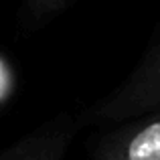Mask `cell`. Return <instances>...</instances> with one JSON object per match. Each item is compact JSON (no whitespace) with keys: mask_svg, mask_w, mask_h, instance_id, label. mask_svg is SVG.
<instances>
[{"mask_svg":"<svg viewBox=\"0 0 160 160\" xmlns=\"http://www.w3.org/2000/svg\"><path fill=\"white\" fill-rule=\"evenodd\" d=\"M73 132L75 128L69 120L55 122L2 150L0 160H63Z\"/></svg>","mask_w":160,"mask_h":160,"instance_id":"3","label":"cell"},{"mask_svg":"<svg viewBox=\"0 0 160 160\" xmlns=\"http://www.w3.org/2000/svg\"><path fill=\"white\" fill-rule=\"evenodd\" d=\"M71 2L73 0H28V8H31L32 16H47L59 12Z\"/></svg>","mask_w":160,"mask_h":160,"instance_id":"4","label":"cell"},{"mask_svg":"<svg viewBox=\"0 0 160 160\" xmlns=\"http://www.w3.org/2000/svg\"><path fill=\"white\" fill-rule=\"evenodd\" d=\"M160 112V47L152 49L128 79L98 106L99 120H130Z\"/></svg>","mask_w":160,"mask_h":160,"instance_id":"1","label":"cell"},{"mask_svg":"<svg viewBox=\"0 0 160 160\" xmlns=\"http://www.w3.org/2000/svg\"><path fill=\"white\" fill-rule=\"evenodd\" d=\"M99 160H160V112L112 134Z\"/></svg>","mask_w":160,"mask_h":160,"instance_id":"2","label":"cell"}]
</instances>
